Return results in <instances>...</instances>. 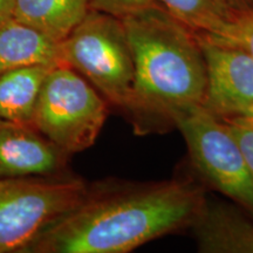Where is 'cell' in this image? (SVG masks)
<instances>
[{"label":"cell","instance_id":"d6986e66","mask_svg":"<svg viewBox=\"0 0 253 253\" xmlns=\"http://www.w3.org/2000/svg\"><path fill=\"white\" fill-rule=\"evenodd\" d=\"M239 118H243L244 120H246V121L253 123V108L250 109L244 116H239Z\"/></svg>","mask_w":253,"mask_h":253},{"label":"cell","instance_id":"8fae6325","mask_svg":"<svg viewBox=\"0 0 253 253\" xmlns=\"http://www.w3.org/2000/svg\"><path fill=\"white\" fill-rule=\"evenodd\" d=\"M90 11V0H17L14 18L61 41Z\"/></svg>","mask_w":253,"mask_h":253},{"label":"cell","instance_id":"7a4b0ae2","mask_svg":"<svg viewBox=\"0 0 253 253\" xmlns=\"http://www.w3.org/2000/svg\"><path fill=\"white\" fill-rule=\"evenodd\" d=\"M121 20L135 66L129 114L141 128L149 120L171 122L177 110L202 104L207 69L197 33L158 5Z\"/></svg>","mask_w":253,"mask_h":253},{"label":"cell","instance_id":"3957f363","mask_svg":"<svg viewBox=\"0 0 253 253\" xmlns=\"http://www.w3.org/2000/svg\"><path fill=\"white\" fill-rule=\"evenodd\" d=\"M60 48L63 65L80 73L107 102L130 112L135 66L121 19L90 9Z\"/></svg>","mask_w":253,"mask_h":253},{"label":"cell","instance_id":"ac0fdd59","mask_svg":"<svg viewBox=\"0 0 253 253\" xmlns=\"http://www.w3.org/2000/svg\"><path fill=\"white\" fill-rule=\"evenodd\" d=\"M15 1L17 0H0V24L14 18Z\"/></svg>","mask_w":253,"mask_h":253},{"label":"cell","instance_id":"8992f818","mask_svg":"<svg viewBox=\"0 0 253 253\" xmlns=\"http://www.w3.org/2000/svg\"><path fill=\"white\" fill-rule=\"evenodd\" d=\"M171 123L182 132L190 158L204 178L253 212V175L225 121L203 104H194L173 113Z\"/></svg>","mask_w":253,"mask_h":253},{"label":"cell","instance_id":"5bb4252c","mask_svg":"<svg viewBox=\"0 0 253 253\" xmlns=\"http://www.w3.org/2000/svg\"><path fill=\"white\" fill-rule=\"evenodd\" d=\"M207 37L217 42L245 50L253 58V7L229 13L221 30L214 36Z\"/></svg>","mask_w":253,"mask_h":253},{"label":"cell","instance_id":"9c48e42d","mask_svg":"<svg viewBox=\"0 0 253 253\" xmlns=\"http://www.w3.org/2000/svg\"><path fill=\"white\" fill-rule=\"evenodd\" d=\"M190 227L201 252L253 253V221L227 205L204 201Z\"/></svg>","mask_w":253,"mask_h":253},{"label":"cell","instance_id":"4fadbf2b","mask_svg":"<svg viewBox=\"0 0 253 253\" xmlns=\"http://www.w3.org/2000/svg\"><path fill=\"white\" fill-rule=\"evenodd\" d=\"M171 17L196 33L214 36L221 30L226 13L214 0H154Z\"/></svg>","mask_w":253,"mask_h":253},{"label":"cell","instance_id":"e0dca14e","mask_svg":"<svg viewBox=\"0 0 253 253\" xmlns=\"http://www.w3.org/2000/svg\"><path fill=\"white\" fill-rule=\"evenodd\" d=\"M226 15L233 12L243 11V9L253 7V0H214Z\"/></svg>","mask_w":253,"mask_h":253},{"label":"cell","instance_id":"5b68a950","mask_svg":"<svg viewBox=\"0 0 253 253\" xmlns=\"http://www.w3.org/2000/svg\"><path fill=\"white\" fill-rule=\"evenodd\" d=\"M88 194L80 179H0V253L25 252L50 224Z\"/></svg>","mask_w":253,"mask_h":253},{"label":"cell","instance_id":"6da1fadb","mask_svg":"<svg viewBox=\"0 0 253 253\" xmlns=\"http://www.w3.org/2000/svg\"><path fill=\"white\" fill-rule=\"evenodd\" d=\"M205 201L181 181L90 192L47 226L25 252L126 253L191 225Z\"/></svg>","mask_w":253,"mask_h":253},{"label":"cell","instance_id":"7c38bea8","mask_svg":"<svg viewBox=\"0 0 253 253\" xmlns=\"http://www.w3.org/2000/svg\"><path fill=\"white\" fill-rule=\"evenodd\" d=\"M53 67L28 66L0 75V119L32 126L41 88Z\"/></svg>","mask_w":253,"mask_h":253},{"label":"cell","instance_id":"2e32d148","mask_svg":"<svg viewBox=\"0 0 253 253\" xmlns=\"http://www.w3.org/2000/svg\"><path fill=\"white\" fill-rule=\"evenodd\" d=\"M224 121L238 142L249 169L253 175V123L243 118L225 119Z\"/></svg>","mask_w":253,"mask_h":253},{"label":"cell","instance_id":"ba28073f","mask_svg":"<svg viewBox=\"0 0 253 253\" xmlns=\"http://www.w3.org/2000/svg\"><path fill=\"white\" fill-rule=\"evenodd\" d=\"M66 157L33 126L0 119V179L54 175Z\"/></svg>","mask_w":253,"mask_h":253},{"label":"cell","instance_id":"277c9868","mask_svg":"<svg viewBox=\"0 0 253 253\" xmlns=\"http://www.w3.org/2000/svg\"><path fill=\"white\" fill-rule=\"evenodd\" d=\"M108 115V102L67 65L50 69L41 88L32 126L67 155L95 143Z\"/></svg>","mask_w":253,"mask_h":253},{"label":"cell","instance_id":"30bf717a","mask_svg":"<svg viewBox=\"0 0 253 253\" xmlns=\"http://www.w3.org/2000/svg\"><path fill=\"white\" fill-rule=\"evenodd\" d=\"M36 65H63L59 41L15 18L0 24V75Z\"/></svg>","mask_w":253,"mask_h":253},{"label":"cell","instance_id":"9a60e30c","mask_svg":"<svg viewBox=\"0 0 253 253\" xmlns=\"http://www.w3.org/2000/svg\"><path fill=\"white\" fill-rule=\"evenodd\" d=\"M154 5H157L154 0H90V9L120 19Z\"/></svg>","mask_w":253,"mask_h":253},{"label":"cell","instance_id":"52a82bcc","mask_svg":"<svg viewBox=\"0 0 253 253\" xmlns=\"http://www.w3.org/2000/svg\"><path fill=\"white\" fill-rule=\"evenodd\" d=\"M197 37L207 69L202 104L221 120L244 116L253 108V58L204 34Z\"/></svg>","mask_w":253,"mask_h":253}]
</instances>
